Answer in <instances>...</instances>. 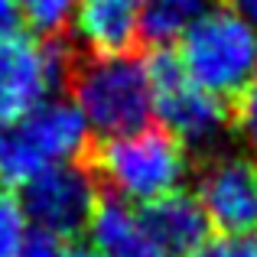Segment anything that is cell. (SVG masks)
Wrapping results in <instances>:
<instances>
[{
  "mask_svg": "<svg viewBox=\"0 0 257 257\" xmlns=\"http://www.w3.org/2000/svg\"><path fill=\"white\" fill-rule=\"evenodd\" d=\"M72 101L91 134L117 137L153 120V65L134 52L88 56L72 75Z\"/></svg>",
  "mask_w": 257,
  "mask_h": 257,
  "instance_id": "6da1fadb",
  "label": "cell"
},
{
  "mask_svg": "<svg viewBox=\"0 0 257 257\" xmlns=\"http://www.w3.org/2000/svg\"><path fill=\"white\" fill-rule=\"evenodd\" d=\"M94 173L104 179L114 199L150 205L182 189L189 176V150L163 127L147 124L101 140L94 153Z\"/></svg>",
  "mask_w": 257,
  "mask_h": 257,
  "instance_id": "7a4b0ae2",
  "label": "cell"
},
{
  "mask_svg": "<svg viewBox=\"0 0 257 257\" xmlns=\"http://www.w3.org/2000/svg\"><path fill=\"white\" fill-rule=\"evenodd\" d=\"M176 62L195 85L238 98L257 65V26L234 7H208L179 39Z\"/></svg>",
  "mask_w": 257,
  "mask_h": 257,
  "instance_id": "3957f363",
  "label": "cell"
},
{
  "mask_svg": "<svg viewBox=\"0 0 257 257\" xmlns=\"http://www.w3.org/2000/svg\"><path fill=\"white\" fill-rule=\"evenodd\" d=\"M91 144V127L75 101L52 98L17 124L0 127V186L23 189L39 173L75 163Z\"/></svg>",
  "mask_w": 257,
  "mask_h": 257,
  "instance_id": "277c9868",
  "label": "cell"
},
{
  "mask_svg": "<svg viewBox=\"0 0 257 257\" xmlns=\"http://www.w3.org/2000/svg\"><path fill=\"white\" fill-rule=\"evenodd\" d=\"M69 78V52L46 36L0 39V127L17 124L62 91Z\"/></svg>",
  "mask_w": 257,
  "mask_h": 257,
  "instance_id": "5b68a950",
  "label": "cell"
},
{
  "mask_svg": "<svg viewBox=\"0 0 257 257\" xmlns=\"http://www.w3.org/2000/svg\"><path fill=\"white\" fill-rule=\"evenodd\" d=\"M153 65V117L186 150H208L231 127L225 98L195 85L179 69L176 56H157Z\"/></svg>",
  "mask_w": 257,
  "mask_h": 257,
  "instance_id": "8992f818",
  "label": "cell"
},
{
  "mask_svg": "<svg viewBox=\"0 0 257 257\" xmlns=\"http://www.w3.org/2000/svg\"><path fill=\"white\" fill-rule=\"evenodd\" d=\"M20 202H23L30 225L59 241L88 231V221H91L94 208L101 205L94 173H88L78 163L39 173L20 189Z\"/></svg>",
  "mask_w": 257,
  "mask_h": 257,
  "instance_id": "52a82bcc",
  "label": "cell"
},
{
  "mask_svg": "<svg viewBox=\"0 0 257 257\" xmlns=\"http://www.w3.org/2000/svg\"><path fill=\"white\" fill-rule=\"evenodd\" d=\"M195 199L218 234L257 231V163L241 153L208 160L195 182Z\"/></svg>",
  "mask_w": 257,
  "mask_h": 257,
  "instance_id": "ba28073f",
  "label": "cell"
},
{
  "mask_svg": "<svg viewBox=\"0 0 257 257\" xmlns=\"http://www.w3.org/2000/svg\"><path fill=\"white\" fill-rule=\"evenodd\" d=\"M69 30L88 56L131 52L144 39V0H78Z\"/></svg>",
  "mask_w": 257,
  "mask_h": 257,
  "instance_id": "9c48e42d",
  "label": "cell"
},
{
  "mask_svg": "<svg viewBox=\"0 0 257 257\" xmlns=\"http://www.w3.org/2000/svg\"><path fill=\"white\" fill-rule=\"evenodd\" d=\"M140 218L166 257H195L208 241V231H212L199 199L182 192V189L144 205Z\"/></svg>",
  "mask_w": 257,
  "mask_h": 257,
  "instance_id": "30bf717a",
  "label": "cell"
},
{
  "mask_svg": "<svg viewBox=\"0 0 257 257\" xmlns=\"http://www.w3.org/2000/svg\"><path fill=\"white\" fill-rule=\"evenodd\" d=\"M88 244L101 257H166L150 238L140 212L131 202L107 199L88 221Z\"/></svg>",
  "mask_w": 257,
  "mask_h": 257,
  "instance_id": "8fae6325",
  "label": "cell"
},
{
  "mask_svg": "<svg viewBox=\"0 0 257 257\" xmlns=\"http://www.w3.org/2000/svg\"><path fill=\"white\" fill-rule=\"evenodd\" d=\"M212 0H144V39L157 46H170L202 13Z\"/></svg>",
  "mask_w": 257,
  "mask_h": 257,
  "instance_id": "7c38bea8",
  "label": "cell"
},
{
  "mask_svg": "<svg viewBox=\"0 0 257 257\" xmlns=\"http://www.w3.org/2000/svg\"><path fill=\"white\" fill-rule=\"evenodd\" d=\"M33 225L23 212L20 195H13L10 189H0V257H17Z\"/></svg>",
  "mask_w": 257,
  "mask_h": 257,
  "instance_id": "4fadbf2b",
  "label": "cell"
},
{
  "mask_svg": "<svg viewBox=\"0 0 257 257\" xmlns=\"http://www.w3.org/2000/svg\"><path fill=\"white\" fill-rule=\"evenodd\" d=\"M20 7H23V20L39 36H52L69 30L78 0H20Z\"/></svg>",
  "mask_w": 257,
  "mask_h": 257,
  "instance_id": "5bb4252c",
  "label": "cell"
},
{
  "mask_svg": "<svg viewBox=\"0 0 257 257\" xmlns=\"http://www.w3.org/2000/svg\"><path fill=\"white\" fill-rule=\"evenodd\" d=\"M195 257H257V231L208 238Z\"/></svg>",
  "mask_w": 257,
  "mask_h": 257,
  "instance_id": "9a60e30c",
  "label": "cell"
},
{
  "mask_svg": "<svg viewBox=\"0 0 257 257\" xmlns=\"http://www.w3.org/2000/svg\"><path fill=\"white\" fill-rule=\"evenodd\" d=\"M238 131L251 144H257V65H254L251 78H247L244 91L238 94Z\"/></svg>",
  "mask_w": 257,
  "mask_h": 257,
  "instance_id": "2e32d148",
  "label": "cell"
},
{
  "mask_svg": "<svg viewBox=\"0 0 257 257\" xmlns=\"http://www.w3.org/2000/svg\"><path fill=\"white\" fill-rule=\"evenodd\" d=\"M62 247L65 244L59 238H52V234L36 231V228H33L30 238L23 241V247H20L17 257H62Z\"/></svg>",
  "mask_w": 257,
  "mask_h": 257,
  "instance_id": "e0dca14e",
  "label": "cell"
},
{
  "mask_svg": "<svg viewBox=\"0 0 257 257\" xmlns=\"http://www.w3.org/2000/svg\"><path fill=\"white\" fill-rule=\"evenodd\" d=\"M23 23H26V20H23V7H20V0H0V39L20 33Z\"/></svg>",
  "mask_w": 257,
  "mask_h": 257,
  "instance_id": "ac0fdd59",
  "label": "cell"
},
{
  "mask_svg": "<svg viewBox=\"0 0 257 257\" xmlns=\"http://www.w3.org/2000/svg\"><path fill=\"white\" fill-rule=\"evenodd\" d=\"M228 7H234L241 17H247L257 26V0H228Z\"/></svg>",
  "mask_w": 257,
  "mask_h": 257,
  "instance_id": "d6986e66",
  "label": "cell"
},
{
  "mask_svg": "<svg viewBox=\"0 0 257 257\" xmlns=\"http://www.w3.org/2000/svg\"><path fill=\"white\" fill-rule=\"evenodd\" d=\"M62 257H101L91 244H65L62 247Z\"/></svg>",
  "mask_w": 257,
  "mask_h": 257,
  "instance_id": "ffe728a7",
  "label": "cell"
}]
</instances>
